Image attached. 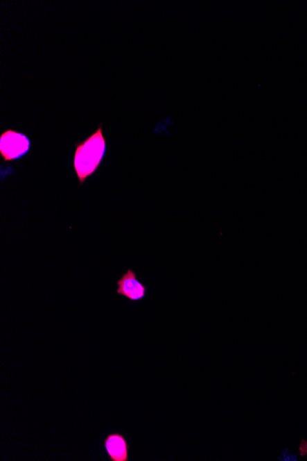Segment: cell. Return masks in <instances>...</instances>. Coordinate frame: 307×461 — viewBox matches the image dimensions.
<instances>
[{"label":"cell","mask_w":307,"mask_h":461,"mask_svg":"<svg viewBox=\"0 0 307 461\" xmlns=\"http://www.w3.org/2000/svg\"><path fill=\"white\" fill-rule=\"evenodd\" d=\"M107 151V141L103 134V124H98L97 130L85 140L76 143L73 168L80 185L97 172L103 163Z\"/></svg>","instance_id":"obj_1"},{"label":"cell","mask_w":307,"mask_h":461,"mask_svg":"<svg viewBox=\"0 0 307 461\" xmlns=\"http://www.w3.org/2000/svg\"><path fill=\"white\" fill-rule=\"evenodd\" d=\"M32 142L27 135L7 129L0 135V156L5 162H11L29 153Z\"/></svg>","instance_id":"obj_2"},{"label":"cell","mask_w":307,"mask_h":461,"mask_svg":"<svg viewBox=\"0 0 307 461\" xmlns=\"http://www.w3.org/2000/svg\"><path fill=\"white\" fill-rule=\"evenodd\" d=\"M116 285L117 295L122 296L132 302L139 301L146 298L148 293V288L137 279V273L131 268L121 276Z\"/></svg>","instance_id":"obj_3"},{"label":"cell","mask_w":307,"mask_h":461,"mask_svg":"<svg viewBox=\"0 0 307 461\" xmlns=\"http://www.w3.org/2000/svg\"><path fill=\"white\" fill-rule=\"evenodd\" d=\"M104 449L109 461H129L130 445L128 439L120 433H112L103 440Z\"/></svg>","instance_id":"obj_4"},{"label":"cell","mask_w":307,"mask_h":461,"mask_svg":"<svg viewBox=\"0 0 307 461\" xmlns=\"http://www.w3.org/2000/svg\"><path fill=\"white\" fill-rule=\"evenodd\" d=\"M299 451L301 456L305 457L307 456V442L305 440L301 441V445L299 446Z\"/></svg>","instance_id":"obj_5"}]
</instances>
